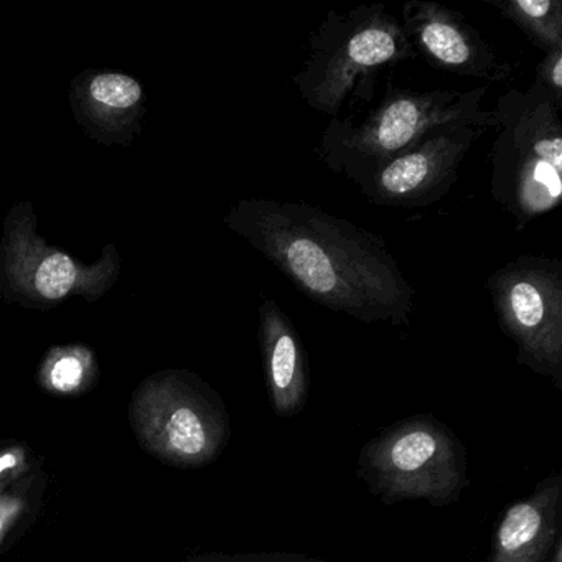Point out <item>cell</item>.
<instances>
[{
  "label": "cell",
  "instance_id": "cell-6",
  "mask_svg": "<svg viewBox=\"0 0 562 562\" xmlns=\"http://www.w3.org/2000/svg\"><path fill=\"white\" fill-rule=\"evenodd\" d=\"M140 446L169 465H209L232 436L222 397L187 371H164L144 381L130 407Z\"/></svg>",
  "mask_w": 562,
  "mask_h": 562
},
{
  "label": "cell",
  "instance_id": "cell-15",
  "mask_svg": "<svg viewBox=\"0 0 562 562\" xmlns=\"http://www.w3.org/2000/svg\"><path fill=\"white\" fill-rule=\"evenodd\" d=\"M97 378V360L85 347L54 348L41 370V384L55 394H80Z\"/></svg>",
  "mask_w": 562,
  "mask_h": 562
},
{
  "label": "cell",
  "instance_id": "cell-9",
  "mask_svg": "<svg viewBox=\"0 0 562 562\" xmlns=\"http://www.w3.org/2000/svg\"><path fill=\"white\" fill-rule=\"evenodd\" d=\"M31 205L12 210L5 225V285L27 304H55L71 295H85L88 301L100 297L116 281V252H104L97 265L87 266L60 249L50 248L35 233Z\"/></svg>",
  "mask_w": 562,
  "mask_h": 562
},
{
  "label": "cell",
  "instance_id": "cell-12",
  "mask_svg": "<svg viewBox=\"0 0 562 562\" xmlns=\"http://www.w3.org/2000/svg\"><path fill=\"white\" fill-rule=\"evenodd\" d=\"M258 340L269 403L279 417H294L308 400V364L301 335L278 302L262 299Z\"/></svg>",
  "mask_w": 562,
  "mask_h": 562
},
{
  "label": "cell",
  "instance_id": "cell-5",
  "mask_svg": "<svg viewBox=\"0 0 562 562\" xmlns=\"http://www.w3.org/2000/svg\"><path fill=\"white\" fill-rule=\"evenodd\" d=\"M467 469L453 430L432 414H414L361 447L357 475L384 505L423 499L446 508L469 486Z\"/></svg>",
  "mask_w": 562,
  "mask_h": 562
},
{
  "label": "cell",
  "instance_id": "cell-10",
  "mask_svg": "<svg viewBox=\"0 0 562 562\" xmlns=\"http://www.w3.org/2000/svg\"><path fill=\"white\" fill-rule=\"evenodd\" d=\"M401 24L417 57L434 70L488 83L513 80L516 64L503 58L460 12L434 0H407Z\"/></svg>",
  "mask_w": 562,
  "mask_h": 562
},
{
  "label": "cell",
  "instance_id": "cell-16",
  "mask_svg": "<svg viewBox=\"0 0 562 562\" xmlns=\"http://www.w3.org/2000/svg\"><path fill=\"white\" fill-rule=\"evenodd\" d=\"M186 562H325L324 559L312 558L301 552H255V554H212L195 555Z\"/></svg>",
  "mask_w": 562,
  "mask_h": 562
},
{
  "label": "cell",
  "instance_id": "cell-14",
  "mask_svg": "<svg viewBox=\"0 0 562 562\" xmlns=\"http://www.w3.org/2000/svg\"><path fill=\"white\" fill-rule=\"evenodd\" d=\"M503 19L519 29L536 48H562L561 0H485Z\"/></svg>",
  "mask_w": 562,
  "mask_h": 562
},
{
  "label": "cell",
  "instance_id": "cell-17",
  "mask_svg": "<svg viewBox=\"0 0 562 562\" xmlns=\"http://www.w3.org/2000/svg\"><path fill=\"white\" fill-rule=\"evenodd\" d=\"M535 81L554 98L555 103L562 104V48L544 54L536 67Z\"/></svg>",
  "mask_w": 562,
  "mask_h": 562
},
{
  "label": "cell",
  "instance_id": "cell-2",
  "mask_svg": "<svg viewBox=\"0 0 562 562\" xmlns=\"http://www.w3.org/2000/svg\"><path fill=\"white\" fill-rule=\"evenodd\" d=\"M417 58L396 15L386 5H358L330 11L308 38L301 70L292 77L299 97L311 110L340 117L350 106H370L378 75Z\"/></svg>",
  "mask_w": 562,
  "mask_h": 562
},
{
  "label": "cell",
  "instance_id": "cell-11",
  "mask_svg": "<svg viewBox=\"0 0 562 562\" xmlns=\"http://www.w3.org/2000/svg\"><path fill=\"white\" fill-rule=\"evenodd\" d=\"M562 473L546 476L535 492L506 506L493 529L486 562H551L562 541Z\"/></svg>",
  "mask_w": 562,
  "mask_h": 562
},
{
  "label": "cell",
  "instance_id": "cell-18",
  "mask_svg": "<svg viewBox=\"0 0 562 562\" xmlns=\"http://www.w3.org/2000/svg\"><path fill=\"white\" fill-rule=\"evenodd\" d=\"M25 512H27V498L24 493L18 490L0 493V546L11 535L15 525L24 518Z\"/></svg>",
  "mask_w": 562,
  "mask_h": 562
},
{
  "label": "cell",
  "instance_id": "cell-8",
  "mask_svg": "<svg viewBox=\"0 0 562 562\" xmlns=\"http://www.w3.org/2000/svg\"><path fill=\"white\" fill-rule=\"evenodd\" d=\"M493 110H480L430 131L416 146L355 182L368 202L380 206L423 209L439 202L456 186L473 144L496 130Z\"/></svg>",
  "mask_w": 562,
  "mask_h": 562
},
{
  "label": "cell",
  "instance_id": "cell-13",
  "mask_svg": "<svg viewBox=\"0 0 562 562\" xmlns=\"http://www.w3.org/2000/svg\"><path fill=\"white\" fill-rule=\"evenodd\" d=\"M144 100V90L136 78L123 74H98L85 88L83 104L88 116L104 126L121 127L133 120L134 111Z\"/></svg>",
  "mask_w": 562,
  "mask_h": 562
},
{
  "label": "cell",
  "instance_id": "cell-4",
  "mask_svg": "<svg viewBox=\"0 0 562 562\" xmlns=\"http://www.w3.org/2000/svg\"><path fill=\"white\" fill-rule=\"evenodd\" d=\"M486 93V87L470 91L411 90L396 87L387 78L383 100L361 121L353 116L328 121L315 156L335 176L358 182L416 146L430 131L482 110Z\"/></svg>",
  "mask_w": 562,
  "mask_h": 562
},
{
  "label": "cell",
  "instance_id": "cell-3",
  "mask_svg": "<svg viewBox=\"0 0 562 562\" xmlns=\"http://www.w3.org/2000/svg\"><path fill=\"white\" fill-rule=\"evenodd\" d=\"M562 104L532 81L496 100L490 193L515 220L516 232L549 215L562 200Z\"/></svg>",
  "mask_w": 562,
  "mask_h": 562
},
{
  "label": "cell",
  "instance_id": "cell-1",
  "mask_svg": "<svg viewBox=\"0 0 562 562\" xmlns=\"http://www.w3.org/2000/svg\"><path fill=\"white\" fill-rule=\"evenodd\" d=\"M226 226L315 304L363 324L403 327L416 291L381 236L304 202L252 196Z\"/></svg>",
  "mask_w": 562,
  "mask_h": 562
},
{
  "label": "cell",
  "instance_id": "cell-7",
  "mask_svg": "<svg viewBox=\"0 0 562 562\" xmlns=\"http://www.w3.org/2000/svg\"><path fill=\"white\" fill-rule=\"evenodd\" d=\"M485 285L499 328L515 341L518 363L562 391V262L519 256Z\"/></svg>",
  "mask_w": 562,
  "mask_h": 562
},
{
  "label": "cell",
  "instance_id": "cell-19",
  "mask_svg": "<svg viewBox=\"0 0 562 562\" xmlns=\"http://www.w3.org/2000/svg\"><path fill=\"white\" fill-rule=\"evenodd\" d=\"M29 470V452L22 446H9L0 450V493L5 492L9 482Z\"/></svg>",
  "mask_w": 562,
  "mask_h": 562
}]
</instances>
